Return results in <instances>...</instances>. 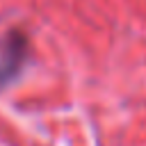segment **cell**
<instances>
[{"mask_svg":"<svg viewBox=\"0 0 146 146\" xmlns=\"http://www.w3.org/2000/svg\"><path fill=\"white\" fill-rule=\"evenodd\" d=\"M23 55H25V41L18 36V34H7L5 39V48L0 52V82H7L21 66L23 62Z\"/></svg>","mask_w":146,"mask_h":146,"instance_id":"cell-1","label":"cell"}]
</instances>
